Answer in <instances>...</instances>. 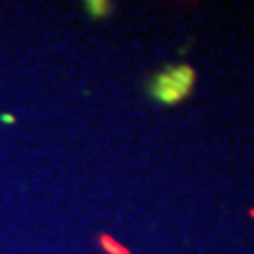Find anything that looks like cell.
Here are the masks:
<instances>
[{
  "mask_svg": "<svg viewBox=\"0 0 254 254\" xmlns=\"http://www.w3.org/2000/svg\"><path fill=\"white\" fill-rule=\"evenodd\" d=\"M89 11L93 15H102V13L108 11V4L106 2H89Z\"/></svg>",
  "mask_w": 254,
  "mask_h": 254,
  "instance_id": "cell-3",
  "label": "cell"
},
{
  "mask_svg": "<svg viewBox=\"0 0 254 254\" xmlns=\"http://www.w3.org/2000/svg\"><path fill=\"white\" fill-rule=\"evenodd\" d=\"M195 72L190 66H174L155 76L153 85H150V93L157 102L161 104H176V102L185 100L189 91L193 89Z\"/></svg>",
  "mask_w": 254,
  "mask_h": 254,
  "instance_id": "cell-1",
  "label": "cell"
},
{
  "mask_svg": "<svg viewBox=\"0 0 254 254\" xmlns=\"http://www.w3.org/2000/svg\"><path fill=\"white\" fill-rule=\"evenodd\" d=\"M102 244H104V248L113 254H127L125 248H119V244L115 240H110V237H102Z\"/></svg>",
  "mask_w": 254,
  "mask_h": 254,
  "instance_id": "cell-2",
  "label": "cell"
}]
</instances>
